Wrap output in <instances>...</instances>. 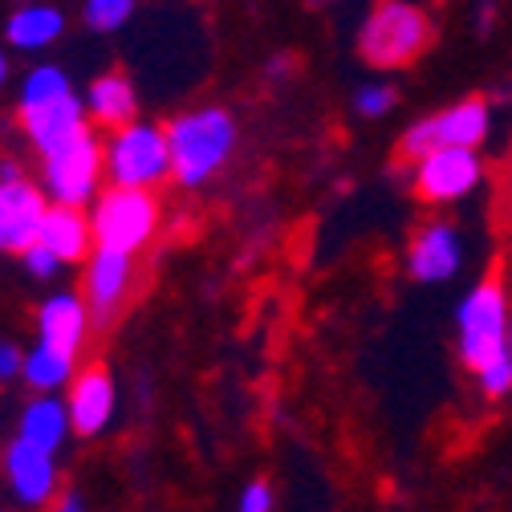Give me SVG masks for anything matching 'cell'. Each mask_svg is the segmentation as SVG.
I'll return each instance as SVG.
<instances>
[{
    "label": "cell",
    "instance_id": "obj_18",
    "mask_svg": "<svg viewBox=\"0 0 512 512\" xmlns=\"http://www.w3.org/2000/svg\"><path fill=\"white\" fill-rule=\"evenodd\" d=\"M61 33H66V17H61V9H53V5H41V0H29V5H21L9 17V25H5L9 45L21 49V53H41Z\"/></svg>",
    "mask_w": 512,
    "mask_h": 512
},
{
    "label": "cell",
    "instance_id": "obj_23",
    "mask_svg": "<svg viewBox=\"0 0 512 512\" xmlns=\"http://www.w3.org/2000/svg\"><path fill=\"white\" fill-rule=\"evenodd\" d=\"M395 102H399L395 86H382V82L362 86V90L354 94V110H358L362 118H382V114H391V110H395Z\"/></svg>",
    "mask_w": 512,
    "mask_h": 512
},
{
    "label": "cell",
    "instance_id": "obj_8",
    "mask_svg": "<svg viewBox=\"0 0 512 512\" xmlns=\"http://www.w3.org/2000/svg\"><path fill=\"white\" fill-rule=\"evenodd\" d=\"M492 131V110L484 98H460L452 106H443L419 122H411L403 139H399V155L407 163L423 159L427 151H439V147H484Z\"/></svg>",
    "mask_w": 512,
    "mask_h": 512
},
{
    "label": "cell",
    "instance_id": "obj_4",
    "mask_svg": "<svg viewBox=\"0 0 512 512\" xmlns=\"http://www.w3.org/2000/svg\"><path fill=\"white\" fill-rule=\"evenodd\" d=\"M512 330V297L500 277H484L472 285L456 305V346L460 362L476 374L484 362H492L500 350H508Z\"/></svg>",
    "mask_w": 512,
    "mask_h": 512
},
{
    "label": "cell",
    "instance_id": "obj_10",
    "mask_svg": "<svg viewBox=\"0 0 512 512\" xmlns=\"http://www.w3.org/2000/svg\"><path fill=\"white\" fill-rule=\"evenodd\" d=\"M49 191L21 175H0V252H25L49 212Z\"/></svg>",
    "mask_w": 512,
    "mask_h": 512
},
{
    "label": "cell",
    "instance_id": "obj_28",
    "mask_svg": "<svg viewBox=\"0 0 512 512\" xmlns=\"http://www.w3.org/2000/svg\"><path fill=\"white\" fill-rule=\"evenodd\" d=\"M289 74V61H273L269 66V78H285Z\"/></svg>",
    "mask_w": 512,
    "mask_h": 512
},
{
    "label": "cell",
    "instance_id": "obj_14",
    "mask_svg": "<svg viewBox=\"0 0 512 512\" xmlns=\"http://www.w3.org/2000/svg\"><path fill=\"white\" fill-rule=\"evenodd\" d=\"M114 403H118V391H114V378L110 370L102 366H86L82 374H74L70 382V423H74V435H102L114 419Z\"/></svg>",
    "mask_w": 512,
    "mask_h": 512
},
{
    "label": "cell",
    "instance_id": "obj_11",
    "mask_svg": "<svg viewBox=\"0 0 512 512\" xmlns=\"http://www.w3.org/2000/svg\"><path fill=\"white\" fill-rule=\"evenodd\" d=\"M131 289H135V252L98 244L86 256V273H82V297L94 309V322H110L126 305Z\"/></svg>",
    "mask_w": 512,
    "mask_h": 512
},
{
    "label": "cell",
    "instance_id": "obj_1",
    "mask_svg": "<svg viewBox=\"0 0 512 512\" xmlns=\"http://www.w3.org/2000/svg\"><path fill=\"white\" fill-rule=\"evenodd\" d=\"M171 139V179L179 187H204L212 183L236 151V118L224 106L187 110L167 126Z\"/></svg>",
    "mask_w": 512,
    "mask_h": 512
},
{
    "label": "cell",
    "instance_id": "obj_2",
    "mask_svg": "<svg viewBox=\"0 0 512 512\" xmlns=\"http://www.w3.org/2000/svg\"><path fill=\"white\" fill-rule=\"evenodd\" d=\"M17 114H21V131L25 139L45 155L57 143L74 139L78 131H86V98L74 94L66 70L57 66H33L21 78V94H17Z\"/></svg>",
    "mask_w": 512,
    "mask_h": 512
},
{
    "label": "cell",
    "instance_id": "obj_15",
    "mask_svg": "<svg viewBox=\"0 0 512 512\" xmlns=\"http://www.w3.org/2000/svg\"><path fill=\"white\" fill-rule=\"evenodd\" d=\"M90 322H94V309L82 293H53L37 309V338L78 354L90 338Z\"/></svg>",
    "mask_w": 512,
    "mask_h": 512
},
{
    "label": "cell",
    "instance_id": "obj_29",
    "mask_svg": "<svg viewBox=\"0 0 512 512\" xmlns=\"http://www.w3.org/2000/svg\"><path fill=\"white\" fill-rule=\"evenodd\" d=\"M508 350H512V330H508Z\"/></svg>",
    "mask_w": 512,
    "mask_h": 512
},
{
    "label": "cell",
    "instance_id": "obj_26",
    "mask_svg": "<svg viewBox=\"0 0 512 512\" xmlns=\"http://www.w3.org/2000/svg\"><path fill=\"white\" fill-rule=\"evenodd\" d=\"M21 370H25V350L17 342H9V338H0V387L13 382V378H21Z\"/></svg>",
    "mask_w": 512,
    "mask_h": 512
},
{
    "label": "cell",
    "instance_id": "obj_7",
    "mask_svg": "<svg viewBox=\"0 0 512 512\" xmlns=\"http://www.w3.org/2000/svg\"><path fill=\"white\" fill-rule=\"evenodd\" d=\"M102 175H106V151L90 126L74 139L57 143L53 151H45L41 159V187L49 191L53 204H74V208L94 204Z\"/></svg>",
    "mask_w": 512,
    "mask_h": 512
},
{
    "label": "cell",
    "instance_id": "obj_25",
    "mask_svg": "<svg viewBox=\"0 0 512 512\" xmlns=\"http://www.w3.org/2000/svg\"><path fill=\"white\" fill-rule=\"evenodd\" d=\"M236 512H273V488H269L265 480H252V484L240 492Z\"/></svg>",
    "mask_w": 512,
    "mask_h": 512
},
{
    "label": "cell",
    "instance_id": "obj_5",
    "mask_svg": "<svg viewBox=\"0 0 512 512\" xmlns=\"http://www.w3.org/2000/svg\"><path fill=\"white\" fill-rule=\"evenodd\" d=\"M102 151H106V179L118 187L155 191L171 179V139L155 122L135 118L126 126H114Z\"/></svg>",
    "mask_w": 512,
    "mask_h": 512
},
{
    "label": "cell",
    "instance_id": "obj_27",
    "mask_svg": "<svg viewBox=\"0 0 512 512\" xmlns=\"http://www.w3.org/2000/svg\"><path fill=\"white\" fill-rule=\"evenodd\" d=\"M5 82H9V57H5V49H0V90H5Z\"/></svg>",
    "mask_w": 512,
    "mask_h": 512
},
{
    "label": "cell",
    "instance_id": "obj_13",
    "mask_svg": "<svg viewBox=\"0 0 512 512\" xmlns=\"http://www.w3.org/2000/svg\"><path fill=\"white\" fill-rule=\"evenodd\" d=\"M5 480L17 496V504L45 508L57 496V460H53V452L17 435L5 447Z\"/></svg>",
    "mask_w": 512,
    "mask_h": 512
},
{
    "label": "cell",
    "instance_id": "obj_21",
    "mask_svg": "<svg viewBox=\"0 0 512 512\" xmlns=\"http://www.w3.org/2000/svg\"><path fill=\"white\" fill-rule=\"evenodd\" d=\"M131 13H135V0H86L82 5V17H86V25L94 33L122 29L126 21H131Z\"/></svg>",
    "mask_w": 512,
    "mask_h": 512
},
{
    "label": "cell",
    "instance_id": "obj_19",
    "mask_svg": "<svg viewBox=\"0 0 512 512\" xmlns=\"http://www.w3.org/2000/svg\"><path fill=\"white\" fill-rule=\"evenodd\" d=\"M78 354L61 350V346H49L37 338L33 350H25V370H21V382L33 391V395H57L61 387H70L74 374H78Z\"/></svg>",
    "mask_w": 512,
    "mask_h": 512
},
{
    "label": "cell",
    "instance_id": "obj_22",
    "mask_svg": "<svg viewBox=\"0 0 512 512\" xmlns=\"http://www.w3.org/2000/svg\"><path fill=\"white\" fill-rule=\"evenodd\" d=\"M476 382L488 399H508L512 395V350H500L492 362L476 370Z\"/></svg>",
    "mask_w": 512,
    "mask_h": 512
},
{
    "label": "cell",
    "instance_id": "obj_16",
    "mask_svg": "<svg viewBox=\"0 0 512 512\" xmlns=\"http://www.w3.org/2000/svg\"><path fill=\"white\" fill-rule=\"evenodd\" d=\"M37 240H41L49 252H57L66 265L86 261V256L98 248V240H94V224H90V212H82V208H74V204H49V212H45V220H41Z\"/></svg>",
    "mask_w": 512,
    "mask_h": 512
},
{
    "label": "cell",
    "instance_id": "obj_6",
    "mask_svg": "<svg viewBox=\"0 0 512 512\" xmlns=\"http://www.w3.org/2000/svg\"><path fill=\"white\" fill-rule=\"evenodd\" d=\"M90 224H94L98 244L122 248V252H143L159 232V200H155V191L110 183L90 204Z\"/></svg>",
    "mask_w": 512,
    "mask_h": 512
},
{
    "label": "cell",
    "instance_id": "obj_20",
    "mask_svg": "<svg viewBox=\"0 0 512 512\" xmlns=\"http://www.w3.org/2000/svg\"><path fill=\"white\" fill-rule=\"evenodd\" d=\"M74 423H70V407L61 403L57 395H37L25 411H21V423H17V435L45 447V452H57L61 443L70 439Z\"/></svg>",
    "mask_w": 512,
    "mask_h": 512
},
{
    "label": "cell",
    "instance_id": "obj_17",
    "mask_svg": "<svg viewBox=\"0 0 512 512\" xmlns=\"http://www.w3.org/2000/svg\"><path fill=\"white\" fill-rule=\"evenodd\" d=\"M86 114L90 122H102L106 131L114 126H126L139 118V94H135V82L126 78L122 70H106L90 82L86 90Z\"/></svg>",
    "mask_w": 512,
    "mask_h": 512
},
{
    "label": "cell",
    "instance_id": "obj_12",
    "mask_svg": "<svg viewBox=\"0 0 512 512\" xmlns=\"http://www.w3.org/2000/svg\"><path fill=\"white\" fill-rule=\"evenodd\" d=\"M464 269V236L447 220H427L407 244V273L419 285H443Z\"/></svg>",
    "mask_w": 512,
    "mask_h": 512
},
{
    "label": "cell",
    "instance_id": "obj_9",
    "mask_svg": "<svg viewBox=\"0 0 512 512\" xmlns=\"http://www.w3.org/2000/svg\"><path fill=\"white\" fill-rule=\"evenodd\" d=\"M480 183H484V159L476 147H439L411 163V191L431 208L468 200Z\"/></svg>",
    "mask_w": 512,
    "mask_h": 512
},
{
    "label": "cell",
    "instance_id": "obj_3",
    "mask_svg": "<svg viewBox=\"0 0 512 512\" xmlns=\"http://www.w3.org/2000/svg\"><path fill=\"white\" fill-rule=\"evenodd\" d=\"M435 41V21L411 0H378L358 33V53L370 70H403Z\"/></svg>",
    "mask_w": 512,
    "mask_h": 512
},
{
    "label": "cell",
    "instance_id": "obj_24",
    "mask_svg": "<svg viewBox=\"0 0 512 512\" xmlns=\"http://www.w3.org/2000/svg\"><path fill=\"white\" fill-rule=\"evenodd\" d=\"M21 261H25V269H29V277H37V281H53L57 273H61V256L57 252H49L41 240H33L25 252H21Z\"/></svg>",
    "mask_w": 512,
    "mask_h": 512
}]
</instances>
